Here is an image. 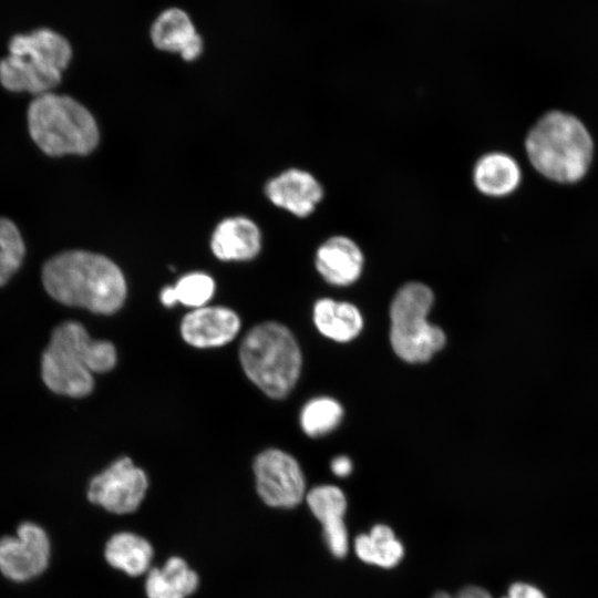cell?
<instances>
[{
	"label": "cell",
	"instance_id": "16",
	"mask_svg": "<svg viewBox=\"0 0 598 598\" xmlns=\"http://www.w3.org/2000/svg\"><path fill=\"white\" fill-rule=\"evenodd\" d=\"M363 254L349 237L333 236L327 239L316 252V268L321 277L333 286L353 283L363 269Z\"/></svg>",
	"mask_w": 598,
	"mask_h": 598
},
{
	"label": "cell",
	"instance_id": "22",
	"mask_svg": "<svg viewBox=\"0 0 598 598\" xmlns=\"http://www.w3.org/2000/svg\"><path fill=\"white\" fill-rule=\"evenodd\" d=\"M342 415L343 409L338 401L329 396H319L303 405L300 425L308 436L318 437L334 430Z\"/></svg>",
	"mask_w": 598,
	"mask_h": 598
},
{
	"label": "cell",
	"instance_id": "26",
	"mask_svg": "<svg viewBox=\"0 0 598 598\" xmlns=\"http://www.w3.org/2000/svg\"><path fill=\"white\" fill-rule=\"evenodd\" d=\"M331 470L339 477L348 476L352 470V463L348 456H336L331 462Z\"/></svg>",
	"mask_w": 598,
	"mask_h": 598
},
{
	"label": "cell",
	"instance_id": "29",
	"mask_svg": "<svg viewBox=\"0 0 598 598\" xmlns=\"http://www.w3.org/2000/svg\"><path fill=\"white\" fill-rule=\"evenodd\" d=\"M502 598H509L508 596L502 597Z\"/></svg>",
	"mask_w": 598,
	"mask_h": 598
},
{
	"label": "cell",
	"instance_id": "19",
	"mask_svg": "<svg viewBox=\"0 0 598 598\" xmlns=\"http://www.w3.org/2000/svg\"><path fill=\"white\" fill-rule=\"evenodd\" d=\"M198 581L187 563L173 556L162 568L147 571L145 591L148 598H186L196 590Z\"/></svg>",
	"mask_w": 598,
	"mask_h": 598
},
{
	"label": "cell",
	"instance_id": "7",
	"mask_svg": "<svg viewBox=\"0 0 598 598\" xmlns=\"http://www.w3.org/2000/svg\"><path fill=\"white\" fill-rule=\"evenodd\" d=\"M432 303L431 289L421 282L404 285L392 300L391 344L406 362H425L445 343L443 330L426 320Z\"/></svg>",
	"mask_w": 598,
	"mask_h": 598
},
{
	"label": "cell",
	"instance_id": "28",
	"mask_svg": "<svg viewBox=\"0 0 598 598\" xmlns=\"http://www.w3.org/2000/svg\"><path fill=\"white\" fill-rule=\"evenodd\" d=\"M432 598H454V596H451L444 591H439Z\"/></svg>",
	"mask_w": 598,
	"mask_h": 598
},
{
	"label": "cell",
	"instance_id": "17",
	"mask_svg": "<svg viewBox=\"0 0 598 598\" xmlns=\"http://www.w3.org/2000/svg\"><path fill=\"white\" fill-rule=\"evenodd\" d=\"M520 179L518 163L505 153L493 152L483 155L473 169L474 185L487 196L508 195L517 188Z\"/></svg>",
	"mask_w": 598,
	"mask_h": 598
},
{
	"label": "cell",
	"instance_id": "20",
	"mask_svg": "<svg viewBox=\"0 0 598 598\" xmlns=\"http://www.w3.org/2000/svg\"><path fill=\"white\" fill-rule=\"evenodd\" d=\"M153 554L148 540L130 532L114 534L104 548L107 564L130 576H140L147 571Z\"/></svg>",
	"mask_w": 598,
	"mask_h": 598
},
{
	"label": "cell",
	"instance_id": "9",
	"mask_svg": "<svg viewBox=\"0 0 598 598\" xmlns=\"http://www.w3.org/2000/svg\"><path fill=\"white\" fill-rule=\"evenodd\" d=\"M147 487L145 472L124 456L90 481L87 498L113 514H128L138 508Z\"/></svg>",
	"mask_w": 598,
	"mask_h": 598
},
{
	"label": "cell",
	"instance_id": "13",
	"mask_svg": "<svg viewBox=\"0 0 598 598\" xmlns=\"http://www.w3.org/2000/svg\"><path fill=\"white\" fill-rule=\"evenodd\" d=\"M265 193L275 206L298 217L309 216L323 196L320 183L299 168H289L271 178Z\"/></svg>",
	"mask_w": 598,
	"mask_h": 598
},
{
	"label": "cell",
	"instance_id": "14",
	"mask_svg": "<svg viewBox=\"0 0 598 598\" xmlns=\"http://www.w3.org/2000/svg\"><path fill=\"white\" fill-rule=\"evenodd\" d=\"M307 504L323 527V537L331 554L342 558L348 553V532L343 522L347 501L333 485L313 487L306 496Z\"/></svg>",
	"mask_w": 598,
	"mask_h": 598
},
{
	"label": "cell",
	"instance_id": "3",
	"mask_svg": "<svg viewBox=\"0 0 598 598\" xmlns=\"http://www.w3.org/2000/svg\"><path fill=\"white\" fill-rule=\"evenodd\" d=\"M592 141L575 116L553 111L529 131L525 148L532 165L545 177L575 183L587 173L592 158Z\"/></svg>",
	"mask_w": 598,
	"mask_h": 598
},
{
	"label": "cell",
	"instance_id": "18",
	"mask_svg": "<svg viewBox=\"0 0 598 598\" xmlns=\"http://www.w3.org/2000/svg\"><path fill=\"white\" fill-rule=\"evenodd\" d=\"M313 322L321 334L338 342L354 339L363 326L355 306L330 298L319 299L315 303Z\"/></svg>",
	"mask_w": 598,
	"mask_h": 598
},
{
	"label": "cell",
	"instance_id": "21",
	"mask_svg": "<svg viewBox=\"0 0 598 598\" xmlns=\"http://www.w3.org/2000/svg\"><path fill=\"white\" fill-rule=\"evenodd\" d=\"M354 550L362 561L383 568L396 566L404 555V548L392 528L382 524L373 526L369 534L359 535L354 540Z\"/></svg>",
	"mask_w": 598,
	"mask_h": 598
},
{
	"label": "cell",
	"instance_id": "6",
	"mask_svg": "<svg viewBox=\"0 0 598 598\" xmlns=\"http://www.w3.org/2000/svg\"><path fill=\"white\" fill-rule=\"evenodd\" d=\"M28 125L34 143L50 156L86 155L99 143L93 115L66 95H38L29 105Z\"/></svg>",
	"mask_w": 598,
	"mask_h": 598
},
{
	"label": "cell",
	"instance_id": "11",
	"mask_svg": "<svg viewBox=\"0 0 598 598\" xmlns=\"http://www.w3.org/2000/svg\"><path fill=\"white\" fill-rule=\"evenodd\" d=\"M240 327V318L233 309L206 305L184 316L179 332L187 344L198 349H208L233 341Z\"/></svg>",
	"mask_w": 598,
	"mask_h": 598
},
{
	"label": "cell",
	"instance_id": "4",
	"mask_svg": "<svg viewBox=\"0 0 598 598\" xmlns=\"http://www.w3.org/2000/svg\"><path fill=\"white\" fill-rule=\"evenodd\" d=\"M239 361L247 378L276 400L292 391L302 365L295 336L275 321L256 324L245 334L239 347Z\"/></svg>",
	"mask_w": 598,
	"mask_h": 598
},
{
	"label": "cell",
	"instance_id": "27",
	"mask_svg": "<svg viewBox=\"0 0 598 598\" xmlns=\"http://www.w3.org/2000/svg\"><path fill=\"white\" fill-rule=\"evenodd\" d=\"M159 300L167 308H172L177 303L173 286H166L161 290Z\"/></svg>",
	"mask_w": 598,
	"mask_h": 598
},
{
	"label": "cell",
	"instance_id": "10",
	"mask_svg": "<svg viewBox=\"0 0 598 598\" xmlns=\"http://www.w3.org/2000/svg\"><path fill=\"white\" fill-rule=\"evenodd\" d=\"M51 553L45 529L35 523L23 522L14 535L0 537V573L16 582L32 580L48 568Z\"/></svg>",
	"mask_w": 598,
	"mask_h": 598
},
{
	"label": "cell",
	"instance_id": "8",
	"mask_svg": "<svg viewBox=\"0 0 598 598\" xmlns=\"http://www.w3.org/2000/svg\"><path fill=\"white\" fill-rule=\"evenodd\" d=\"M257 493L271 507L297 506L306 492L305 476L297 460L279 448H268L254 461Z\"/></svg>",
	"mask_w": 598,
	"mask_h": 598
},
{
	"label": "cell",
	"instance_id": "25",
	"mask_svg": "<svg viewBox=\"0 0 598 598\" xmlns=\"http://www.w3.org/2000/svg\"><path fill=\"white\" fill-rule=\"evenodd\" d=\"M507 596L509 598H546L540 589L525 582H514L511 585Z\"/></svg>",
	"mask_w": 598,
	"mask_h": 598
},
{
	"label": "cell",
	"instance_id": "5",
	"mask_svg": "<svg viewBox=\"0 0 598 598\" xmlns=\"http://www.w3.org/2000/svg\"><path fill=\"white\" fill-rule=\"evenodd\" d=\"M71 56L70 43L55 31L43 28L17 34L9 55L0 61V83L12 92L47 93L60 83Z\"/></svg>",
	"mask_w": 598,
	"mask_h": 598
},
{
	"label": "cell",
	"instance_id": "23",
	"mask_svg": "<svg viewBox=\"0 0 598 598\" xmlns=\"http://www.w3.org/2000/svg\"><path fill=\"white\" fill-rule=\"evenodd\" d=\"M24 252V243L17 226L0 217V287L20 268Z\"/></svg>",
	"mask_w": 598,
	"mask_h": 598
},
{
	"label": "cell",
	"instance_id": "12",
	"mask_svg": "<svg viewBox=\"0 0 598 598\" xmlns=\"http://www.w3.org/2000/svg\"><path fill=\"white\" fill-rule=\"evenodd\" d=\"M150 39L159 51L176 53L193 62L204 52V39L189 13L179 7L162 10L150 27Z\"/></svg>",
	"mask_w": 598,
	"mask_h": 598
},
{
	"label": "cell",
	"instance_id": "24",
	"mask_svg": "<svg viewBox=\"0 0 598 598\" xmlns=\"http://www.w3.org/2000/svg\"><path fill=\"white\" fill-rule=\"evenodd\" d=\"M173 289L177 303L193 309L206 306L213 298L216 289L212 276L202 271H193L182 276Z\"/></svg>",
	"mask_w": 598,
	"mask_h": 598
},
{
	"label": "cell",
	"instance_id": "1",
	"mask_svg": "<svg viewBox=\"0 0 598 598\" xmlns=\"http://www.w3.org/2000/svg\"><path fill=\"white\" fill-rule=\"evenodd\" d=\"M42 282L56 301L101 315L118 311L127 293L125 277L115 262L83 250L49 259L42 269Z\"/></svg>",
	"mask_w": 598,
	"mask_h": 598
},
{
	"label": "cell",
	"instance_id": "2",
	"mask_svg": "<svg viewBox=\"0 0 598 598\" xmlns=\"http://www.w3.org/2000/svg\"><path fill=\"white\" fill-rule=\"evenodd\" d=\"M116 361L112 342L93 340L80 322L65 321L52 332L42 355L41 374L51 391L83 398L94 388L93 373L111 371Z\"/></svg>",
	"mask_w": 598,
	"mask_h": 598
},
{
	"label": "cell",
	"instance_id": "15",
	"mask_svg": "<svg viewBox=\"0 0 598 598\" xmlns=\"http://www.w3.org/2000/svg\"><path fill=\"white\" fill-rule=\"evenodd\" d=\"M261 248V233L257 224L245 216L223 219L214 229L210 249L223 261H247Z\"/></svg>",
	"mask_w": 598,
	"mask_h": 598
}]
</instances>
